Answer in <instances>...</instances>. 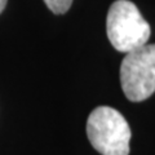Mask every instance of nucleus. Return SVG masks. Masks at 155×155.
<instances>
[{
  "mask_svg": "<svg viewBox=\"0 0 155 155\" xmlns=\"http://www.w3.org/2000/svg\"><path fill=\"white\" fill-rule=\"evenodd\" d=\"M106 32L116 51L128 53L146 44L151 30L136 4L129 0H116L109 9Z\"/></svg>",
  "mask_w": 155,
  "mask_h": 155,
  "instance_id": "f257e3e1",
  "label": "nucleus"
},
{
  "mask_svg": "<svg viewBox=\"0 0 155 155\" xmlns=\"http://www.w3.org/2000/svg\"><path fill=\"white\" fill-rule=\"evenodd\" d=\"M87 134L101 155H129L130 128L124 116L110 106H98L92 111Z\"/></svg>",
  "mask_w": 155,
  "mask_h": 155,
  "instance_id": "f03ea898",
  "label": "nucleus"
},
{
  "mask_svg": "<svg viewBox=\"0 0 155 155\" xmlns=\"http://www.w3.org/2000/svg\"><path fill=\"white\" fill-rule=\"evenodd\" d=\"M120 83L132 102H141L154 93L155 44H145L125 53L120 65Z\"/></svg>",
  "mask_w": 155,
  "mask_h": 155,
  "instance_id": "7ed1b4c3",
  "label": "nucleus"
},
{
  "mask_svg": "<svg viewBox=\"0 0 155 155\" xmlns=\"http://www.w3.org/2000/svg\"><path fill=\"white\" fill-rule=\"evenodd\" d=\"M44 3L54 14H64L70 9L72 0H44Z\"/></svg>",
  "mask_w": 155,
  "mask_h": 155,
  "instance_id": "20e7f679",
  "label": "nucleus"
},
{
  "mask_svg": "<svg viewBox=\"0 0 155 155\" xmlns=\"http://www.w3.org/2000/svg\"><path fill=\"white\" fill-rule=\"evenodd\" d=\"M5 5H7V0H0V13L4 11Z\"/></svg>",
  "mask_w": 155,
  "mask_h": 155,
  "instance_id": "39448f33",
  "label": "nucleus"
}]
</instances>
